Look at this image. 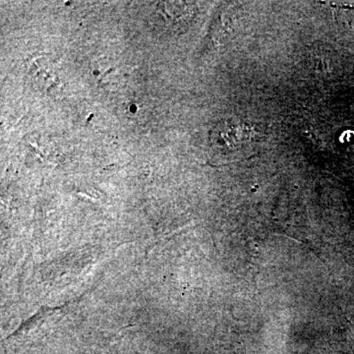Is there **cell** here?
I'll list each match as a JSON object with an SVG mask.
<instances>
[{
  "label": "cell",
  "mask_w": 354,
  "mask_h": 354,
  "mask_svg": "<svg viewBox=\"0 0 354 354\" xmlns=\"http://www.w3.org/2000/svg\"><path fill=\"white\" fill-rule=\"evenodd\" d=\"M209 138L215 155L227 160H242L255 150L259 133L247 121L230 118L216 123Z\"/></svg>",
  "instance_id": "6da1fadb"
}]
</instances>
